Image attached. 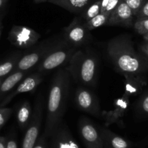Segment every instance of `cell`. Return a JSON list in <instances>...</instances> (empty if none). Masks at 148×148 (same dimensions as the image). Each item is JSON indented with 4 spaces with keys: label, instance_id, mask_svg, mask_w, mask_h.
I'll use <instances>...</instances> for the list:
<instances>
[{
    "label": "cell",
    "instance_id": "1",
    "mask_svg": "<svg viewBox=\"0 0 148 148\" xmlns=\"http://www.w3.org/2000/svg\"><path fill=\"white\" fill-rule=\"evenodd\" d=\"M106 52L115 70L122 76L143 75L148 69V60L135 50L130 36L121 34L110 39Z\"/></svg>",
    "mask_w": 148,
    "mask_h": 148
},
{
    "label": "cell",
    "instance_id": "2",
    "mask_svg": "<svg viewBox=\"0 0 148 148\" xmlns=\"http://www.w3.org/2000/svg\"><path fill=\"white\" fill-rule=\"evenodd\" d=\"M71 88V76L65 68H60L49 86L47 102L45 134L49 137L54 129L62 122Z\"/></svg>",
    "mask_w": 148,
    "mask_h": 148
},
{
    "label": "cell",
    "instance_id": "3",
    "mask_svg": "<svg viewBox=\"0 0 148 148\" xmlns=\"http://www.w3.org/2000/svg\"><path fill=\"white\" fill-rule=\"evenodd\" d=\"M76 83L83 86L95 87L97 82L99 62L91 51L78 49L65 68Z\"/></svg>",
    "mask_w": 148,
    "mask_h": 148
},
{
    "label": "cell",
    "instance_id": "4",
    "mask_svg": "<svg viewBox=\"0 0 148 148\" xmlns=\"http://www.w3.org/2000/svg\"><path fill=\"white\" fill-rule=\"evenodd\" d=\"M79 48L68 44L64 39H60L58 45L36 66V72L45 75L56 68L68 63L71 58Z\"/></svg>",
    "mask_w": 148,
    "mask_h": 148
},
{
    "label": "cell",
    "instance_id": "5",
    "mask_svg": "<svg viewBox=\"0 0 148 148\" xmlns=\"http://www.w3.org/2000/svg\"><path fill=\"white\" fill-rule=\"evenodd\" d=\"M60 39H48L23 55L18 61L15 71H28L36 66L56 46Z\"/></svg>",
    "mask_w": 148,
    "mask_h": 148
},
{
    "label": "cell",
    "instance_id": "6",
    "mask_svg": "<svg viewBox=\"0 0 148 148\" xmlns=\"http://www.w3.org/2000/svg\"><path fill=\"white\" fill-rule=\"evenodd\" d=\"M44 98L42 95L37 97L31 121L25 129L21 148H34L39 137L44 115Z\"/></svg>",
    "mask_w": 148,
    "mask_h": 148
},
{
    "label": "cell",
    "instance_id": "7",
    "mask_svg": "<svg viewBox=\"0 0 148 148\" xmlns=\"http://www.w3.org/2000/svg\"><path fill=\"white\" fill-rule=\"evenodd\" d=\"M40 39L39 33L25 25H13L8 35L10 42L16 47L23 49L34 47Z\"/></svg>",
    "mask_w": 148,
    "mask_h": 148
},
{
    "label": "cell",
    "instance_id": "8",
    "mask_svg": "<svg viewBox=\"0 0 148 148\" xmlns=\"http://www.w3.org/2000/svg\"><path fill=\"white\" fill-rule=\"evenodd\" d=\"M90 31L85 28L84 23L79 18H75L72 22L63 29V39L71 45L80 47L92 41Z\"/></svg>",
    "mask_w": 148,
    "mask_h": 148
},
{
    "label": "cell",
    "instance_id": "9",
    "mask_svg": "<svg viewBox=\"0 0 148 148\" xmlns=\"http://www.w3.org/2000/svg\"><path fill=\"white\" fill-rule=\"evenodd\" d=\"M74 100L80 110L98 118L102 116L98 98L93 92L86 89L85 86H78L76 88Z\"/></svg>",
    "mask_w": 148,
    "mask_h": 148
},
{
    "label": "cell",
    "instance_id": "10",
    "mask_svg": "<svg viewBox=\"0 0 148 148\" xmlns=\"http://www.w3.org/2000/svg\"><path fill=\"white\" fill-rule=\"evenodd\" d=\"M79 134L86 148H104L100 129L88 118H81L78 122Z\"/></svg>",
    "mask_w": 148,
    "mask_h": 148
},
{
    "label": "cell",
    "instance_id": "11",
    "mask_svg": "<svg viewBox=\"0 0 148 148\" xmlns=\"http://www.w3.org/2000/svg\"><path fill=\"white\" fill-rule=\"evenodd\" d=\"M44 80V74L39 72H35L32 74H30L24 79H23L18 84L17 87L12 90L4 100L0 103V108L5 107V105L9 104L14 97L18 95L27 92H34Z\"/></svg>",
    "mask_w": 148,
    "mask_h": 148
},
{
    "label": "cell",
    "instance_id": "12",
    "mask_svg": "<svg viewBox=\"0 0 148 148\" xmlns=\"http://www.w3.org/2000/svg\"><path fill=\"white\" fill-rule=\"evenodd\" d=\"M50 148H80L68 126L62 122L52 132Z\"/></svg>",
    "mask_w": 148,
    "mask_h": 148
},
{
    "label": "cell",
    "instance_id": "13",
    "mask_svg": "<svg viewBox=\"0 0 148 148\" xmlns=\"http://www.w3.org/2000/svg\"><path fill=\"white\" fill-rule=\"evenodd\" d=\"M130 101L129 97L123 94L121 97L116 99L113 102V108L110 111L102 112V116L105 119V126H109L113 123H121V119L128 110Z\"/></svg>",
    "mask_w": 148,
    "mask_h": 148
},
{
    "label": "cell",
    "instance_id": "14",
    "mask_svg": "<svg viewBox=\"0 0 148 148\" xmlns=\"http://www.w3.org/2000/svg\"><path fill=\"white\" fill-rule=\"evenodd\" d=\"M133 12L123 0H120L116 9L112 12L108 19V25L131 27L133 25Z\"/></svg>",
    "mask_w": 148,
    "mask_h": 148
},
{
    "label": "cell",
    "instance_id": "15",
    "mask_svg": "<svg viewBox=\"0 0 148 148\" xmlns=\"http://www.w3.org/2000/svg\"><path fill=\"white\" fill-rule=\"evenodd\" d=\"M124 77V95L130 97L136 96L142 92L147 82L144 79L143 75L126 74Z\"/></svg>",
    "mask_w": 148,
    "mask_h": 148
},
{
    "label": "cell",
    "instance_id": "16",
    "mask_svg": "<svg viewBox=\"0 0 148 148\" xmlns=\"http://www.w3.org/2000/svg\"><path fill=\"white\" fill-rule=\"evenodd\" d=\"M104 148H129L132 143L122 136L113 133L106 127L99 128Z\"/></svg>",
    "mask_w": 148,
    "mask_h": 148
},
{
    "label": "cell",
    "instance_id": "17",
    "mask_svg": "<svg viewBox=\"0 0 148 148\" xmlns=\"http://www.w3.org/2000/svg\"><path fill=\"white\" fill-rule=\"evenodd\" d=\"M92 0H49L48 2L61 7L73 13H82Z\"/></svg>",
    "mask_w": 148,
    "mask_h": 148
},
{
    "label": "cell",
    "instance_id": "18",
    "mask_svg": "<svg viewBox=\"0 0 148 148\" xmlns=\"http://www.w3.org/2000/svg\"><path fill=\"white\" fill-rule=\"evenodd\" d=\"M26 73L27 72L25 71H15L11 73L10 76L2 81L0 85V97H2L3 95L15 88L16 85L23 80Z\"/></svg>",
    "mask_w": 148,
    "mask_h": 148
},
{
    "label": "cell",
    "instance_id": "19",
    "mask_svg": "<svg viewBox=\"0 0 148 148\" xmlns=\"http://www.w3.org/2000/svg\"><path fill=\"white\" fill-rule=\"evenodd\" d=\"M32 109L28 101H25L18 107L16 113V119L20 129L25 130L31 121Z\"/></svg>",
    "mask_w": 148,
    "mask_h": 148
},
{
    "label": "cell",
    "instance_id": "20",
    "mask_svg": "<svg viewBox=\"0 0 148 148\" xmlns=\"http://www.w3.org/2000/svg\"><path fill=\"white\" fill-rule=\"evenodd\" d=\"M22 56L23 54L21 52H18L14 54L3 62L0 63V78L4 77L13 72L16 68L18 61Z\"/></svg>",
    "mask_w": 148,
    "mask_h": 148
},
{
    "label": "cell",
    "instance_id": "21",
    "mask_svg": "<svg viewBox=\"0 0 148 148\" xmlns=\"http://www.w3.org/2000/svg\"><path fill=\"white\" fill-rule=\"evenodd\" d=\"M109 17L110 16H108L105 13H99V15L94 17L89 21L84 22V25L88 31H91L92 30L97 29L99 27L107 25Z\"/></svg>",
    "mask_w": 148,
    "mask_h": 148
},
{
    "label": "cell",
    "instance_id": "22",
    "mask_svg": "<svg viewBox=\"0 0 148 148\" xmlns=\"http://www.w3.org/2000/svg\"><path fill=\"white\" fill-rule=\"evenodd\" d=\"M101 13V0H97L93 3L90 4L82 12V16L86 21H89Z\"/></svg>",
    "mask_w": 148,
    "mask_h": 148
},
{
    "label": "cell",
    "instance_id": "23",
    "mask_svg": "<svg viewBox=\"0 0 148 148\" xmlns=\"http://www.w3.org/2000/svg\"><path fill=\"white\" fill-rule=\"evenodd\" d=\"M134 30L140 35L148 34V18L137 19L134 24Z\"/></svg>",
    "mask_w": 148,
    "mask_h": 148
},
{
    "label": "cell",
    "instance_id": "24",
    "mask_svg": "<svg viewBox=\"0 0 148 148\" xmlns=\"http://www.w3.org/2000/svg\"><path fill=\"white\" fill-rule=\"evenodd\" d=\"M123 1L126 2V5L132 10L134 16L137 15L139 10H141L142 7L143 6L144 3H145L144 0H123Z\"/></svg>",
    "mask_w": 148,
    "mask_h": 148
},
{
    "label": "cell",
    "instance_id": "25",
    "mask_svg": "<svg viewBox=\"0 0 148 148\" xmlns=\"http://www.w3.org/2000/svg\"><path fill=\"white\" fill-rule=\"evenodd\" d=\"M12 113V108H0V129L9 120Z\"/></svg>",
    "mask_w": 148,
    "mask_h": 148
},
{
    "label": "cell",
    "instance_id": "26",
    "mask_svg": "<svg viewBox=\"0 0 148 148\" xmlns=\"http://www.w3.org/2000/svg\"><path fill=\"white\" fill-rule=\"evenodd\" d=\"M139 111L143 114L148 115V92L142 96L138 102Z\"/></svg>",
    "mask_w": 148,
    "mask_h": 148
},
{
    "label": "cell",
    "instance_id": "27",
    "mask_svg": "<svg viewBox=\"0 0 148 148\" xmlns=\"http://www.w3.org/2000/svg\"><path fill=\"white\" fill-rule=\"evenodd\" d=\"M119 2H120V0H110L103 13H105L108 16H110L112 12L116 9L117 5H119Z\"/></svg>",
    "mask_w": 148,
    "mask_h": 148
},
{
    "label": "cell",
    "instance_id": "28",
    "mask_svg": "<svg viewBox=\"0 0 148 148\" xmlns=\"http://www.w3.org/2000/svg\"><path fill=\"white\" fill-rule=\"evenodd\" d=\"M137 19H145L148 18V0L147 2H145L143 6L142 7L141 10H139V13L136 15Z\"/></svg>",
    "mask_w": 148,
    "mask_h": 148
},
{
    "label": "cell",
    "instance_id": "29",
    "mask_svg": "<svg viewBox=\"0 0 148 148\" xmlns=\"http://www.w3.org/2000/svg\"><path fill=\"white\" fill-rule=\"evenodd\" d=\"M47 137L43 133V134L37 139V142L34 148H47Z\"/></svg>",
    "mask_w": 148,
    "mask_h": 148
},
{
    "label": "cell",
    "instance_id": "30",
    "mask_svg": "<svg viewBox=\"0 0 148 148\" xmlns=\"http://www.w3.org/2000/svg\"><path fill=\"white\" fill-rule=\"evenodd\" d=\"M6 148H18V144L15 138L10 137L7 139Z\"/></svg>",
    "mask_w": 148,
    "mask_h": 148
},
{
    "label": "cell",
    "instance_id": "31",
    "mask_svg": "<svg viewBox=\"0 0 148 148\" xmlns=\"http://www.w3.org/2000/svg\"><path fill=\"white\" fill-rule=\"evenodd\" d=\"M140 51L148 58V43L142 44L140 46Z\"/></svg>",
    "mask_w": 148,
    "mask_h": 148
},
{
    "label": "cell",
    "instance_id": "32",
    "mask_svg": "<svg viewBox=\"0 0 148 148\" xmlns=\"http://www.w3.org/2000/svg\"><path fill=\"white\" fill-rule=\"evenodd\" d=\"M110 0H101V13L105 12V10Z\"/></svg>",
    "mask_w": 148,
    "mask_h": 148
},
{
    "label": "cell",
    "instance_id": "33",
    "mask_svg": "<svg viewBox=\"0 0 148 148\" xmlns=\"http://www.w3.org/2000/svg\"><path fill=\"white\" fill-rule=\"evenodd\" d=\"M7 138L0 136V148H6Z\"/></svg>",
    "mask_w": 148,
    "mask_h": 148
},
{
    "label": "cell",
    "instance_id": "34",
    "mask_svg": "<svg viewBox=\"0 0 148 148\" xmlns=\"http://www.w3.org/2000/svg\"><path fill=\"white\" fill-rule=\"evenodd\" d=\"M2 29H3V25H2V19H1V18H0V36H1V35H2Z\"/></svg>",
    "mask_w": 148,
    "mask_h": 148
},
{
    "label": "cell",
    "instance_id": "35",
    "mask_svg": "<svg viewBox=\"0 0 148 148\" xmlns=\"http://www.w3.org/2000/svg\"><path fill=\"white\" fill-rule=\"evenodd\" d=\"M7 1H8V0H0V8H2V7L6 3Z\"/></svg>",
    "mask_w": 148,
    "mask_h": 148
},
{
    "label": "cell",
    "instance_id": "36",
    "mask_svg": "<svg viewBox=\"0 0 148 148\" xmlns=\"http://www.w3.org/2000/svg\"><path fill=\"white\" fill-rule=\"evenodd\" d=\"M34 2L36 3H42V2H48L49 0H34Z\"/></svg>",
    "mask_w": 148,
    "mask_h": 148
},
{
    "label": "cell",
    "instance_id": "37",
    "mask_svg": "<svg viewBox=\"0 0 148 148\" xmlns=\"http://www.w3.org/2000/svg\"><path fill=\"white\" fill-rule=\"evenodd\" d=\"M143 38H144V39L146 41V42H147L148 43V34L143 35Z\"/></svg>",
    "mask_w": 148,
    "mask_h": 148
},
{
    "label": "cell",
    "instance_id": "38",
    "mask_svg": "<svg viewBox=\"0 0 148 148\" xmlns=\"http://www.w3.org/2000/svg\"><path fill=\"white\" fill-rule=\"evenodd\" d=\"M2 81H3V80H2V78H0V85H1V84H2Z\"/></svg>",
    "mask_w": 148,
    "mask_h": 148
}]
</instances>
